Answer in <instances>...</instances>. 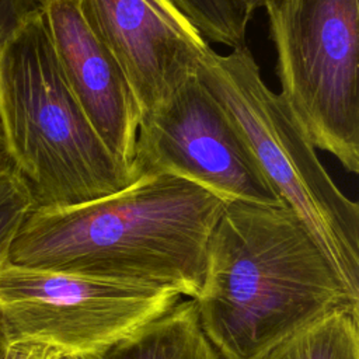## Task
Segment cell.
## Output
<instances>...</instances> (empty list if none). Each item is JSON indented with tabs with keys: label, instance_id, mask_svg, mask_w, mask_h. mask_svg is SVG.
Returning <instances> with one entry per match:
<instances>
[{
	"label": "cell",
	"instance_id": "cell-11",
	"mask_svg": "<svg viewBox=\"0 0 359 359\" xmlns=\"http://www.w3.org/2000/svg\"><path fill=\"white\" fill-rule=\"evenodd\" d=\"M259 359H359V309H339L272 346Z\"/></svg>",
	"mask_w": 359,
	"mask_h": 359
},
{
	"label": "cell",
	"instance_id": "cell-18",
	"mask_svg": "<svg viewBox=\"0 0 359 359\" xmlns=\"http://www.w3.org/2000/svg\"><path fill=\"white\" fill-rule=\"evenodd\" d=\"M62 359H83V358H76V356H69V355H65Z\"/></svg>",
	"mask_w": 359,
	"mask_h": 359
},
{
	"label": "cell",
	"instance_id": "cell-10",
	"mask_svg": "<svg viewBox=\"0 0 359 359\" xmlns=\"http://www.w3.org/2000/svg\"><path fill=\"white\" fill-rule=\"evenodd\" d=\"M88 359H223L206 338L194 299L177 302L161 316Z\"/></svg>",
	"mask_w": 359,
	"mask_h": 359
},
{
	"label": "cell",
	"instance_id": "cell-5",
	"mask_svg": "<svg viewBox=\"0 0 359 359\" xmlns=\"http://www.w3.org/2000/svg\"><path fill=\"white\" fill-rule=\"evenodd\" d=\"M280 97L316 149L359 171V0H265Z\"/></svg>",
	"mask_w": 359,
	"mask_h": 359
},
{
	"label": "cell",
	"instance_id": "cell-7",
	"mask_svg": "<svg viewBox=\"0 0 359 359\" xmlns=\"http://www.w3.org/2000/svg\"><path fill=\"white\" fill-rule=\"evenodd\" d=\"M132 168L136 178H185L227 202L283 205L238 126L198 74L140 118Z\"/></svg>",
	"mask_w": 359,
	"mask_h": 359
},
{
	"label": "cell",
	"instance_id": "cell-14",
	"mask_svg": "<svg viewBox=\"0 0 359 359\" xmlns=\"http://www.w3.org/2000/svg\"><path fill=\"white\" fill-rule=\"evenodd\" d=\"M43 10V0H0V53L10 36L31 17ZM7 164L0 129V167Z\"/></svg>",
	"mask_w": 359,
	"mask_h": 359
},
{
	"label": "cell",
	"instance_id": "cell-4",
	"mask_svg": "<svg viewBox=\"0 0 359 359\" xmlns=\"http://www.w3.org/2000/svg\"><path fill=\"white\" fill-rule=\"evenodd\" d=\"M198 77L229 112L266 181L359 297V205L332 181L283 98L262 80L247 48L205 53Z\"/></svg>",
	"mask_w": 359,
	"mask_h": 359
},
{
	"label": "cell",
	"instance_id": "cell-6",
	"mask_svg": "<svg viewBox=\"0 0 359 359\" xmlns=\"http://www.w3.org/2000/svg\"><path fill=\"white\" fill-rule=\"evenodd\" d=\"M167 287L109 282L63 272L0 266V307L11 342L36 341L88 359L171 309Z\"/></svg>",
	"mask_w": 359,
	"mask_h": 359
},
{
	"label": "cell",
	"instance_id": "cell-9",
	"mask_svg": "<svg viewBox=\"0 0 359 359\" xmlns=\"http://www.w3.org/2000/svg\"><path fill=\"white\" fill-rule=\"evenodd\" d=\"M43 17L74 98L105 146L132 168L142 114L122 69L90 28L79 0H43Z\"/></svg>",
	"mask_w": 359,
	"mask_h": 359
},
{
	"label": "cell",
	"instance_id": "cell-13",
	"mask_svg": "<svg viewBox=\"0 0 359 359\" xmlns=\"http://www.w3.org/2000/svg\"><path fill=\"white\" fill-rule=\"evenodd\" d=\"M34 208L25 181L8 164L0 167V266L7 262L10 244Z\"/></svg>",
	"mask_w": 359,
	"mask_h": 359
},
{
	"label": "cell",
	"instance_id": "cell-17",
	"mask_svg": "<svg viewBox=\"0 0 359 359\" xmlns=\"http://www.w3.org/2000/svg\"><path fill=\"white\" fill-rule=\"evenodd\" d=\"M244 3L247 4L248 10L254 14V11H255V10H258V8H262V7H264L265 0H244Z\"/></svg>",
	"mask_w": 359,
	"mask_h": 359
},
{
	"label": "cell",
	"instance_id": "cell-1",
	"mask_svg": "<svg viewBox=\"0 0 359 359\" xmlns=\"http://www.w3.org/2000/svg\"><path fill=\"white\" fill-rule=\"evenodd\" d=\"M227 201L171 174L139 177L83 205L31 209L7 262L109 282L167 287L194 299L206 247Z\"/></svg>",
	"mask_w": 359,
	"mask_h": 359
},
{
	"label": "cell",
	"instance_id": "cell-15",
	"mask_svg": "<svg viewBox=\"0 0 359 359\" xmlns=\"http://www.w3.org/2000/svg\"><path fill=\"white\" fill-rule=\"evenodd\" d=\"M63 356L62 351L43 342L14 341L4 359H62Z\"/></svg>",
	"mask_w": 359,
	"mask_h": 359
},
{
	"label": "cell",
	"instance_id": "cell-2",
	"mask_svg": "<svg viewBox=\"0 0 359 359\" xmlns=\"http://www.w3.org/2000/svg\"><path fill=\"white\" fill-rule=\"evenodd\" d=\"M223 359H259L272 346L359 297L287 206L227 202L206 247L194 297Z\"/></svg>",
	"mask_w": 359,
	"mask_h": 359
},
{
	"label": "cell",
	"instance_id": "cell-3",
	"mask_svg": "<svg viewBox=\"0 0 359 359\" xmlns=\"http://www.w3.org/2000/svg\"><path fill=\"white\" fill-rule=\"evenodd\" d=\"M0 129L6 161L25 181L32 209L88 203L137 180L101 140L67 86L43 10L0 53Z\"/></svg>",
	"mask_w": 359,
	"mask_h": 359
},
{
	"label": "cell",
	"instance_id": "cell-12",
	"mask_svg": "<svg viewBox=\"0 0 359 359\" xmlns=\"http://www.w3.org/2000/svg\"><path fill=\"white\" fill-rule=\"evenodd\" d=\"M208 42L231 49L245 45L252 13L244 0H174Z\"/></svg>",
	"mask_w": 359,
	"mask_h": 359
},
{
	"label": "cell",
	"instance_id": "cell-16",
	"mask_svg": "<svg viewBox=\"0 0 359 359\" xmlns=\"http://www.w3.org/2000/svg\"><path fill=\"white\" fill-rule=\"evenodd\" d=\"M11 345V338L8 334V328H7V323L3 314V310L0 307V359L6 358V353L8 351Z\"/></svg>",
	"mask_w": 359,
	"mask_h": 359
},
{
	"label": "cell",
	"instance_id": "cell-8",
	"mask_svg": "<svg viewBox=\"0 0 359 359\" xmlns=\"http://www.w3.org/2000/svg\"><path fill=\"white\" fill-rule=\"evenodd\" d=\"M79 7L122 69L142 116L196 76L210 49L174 0H79Z\"/></svg>",
	"mask_w": 359,
	"mask_h": 359
}]
</instances>
